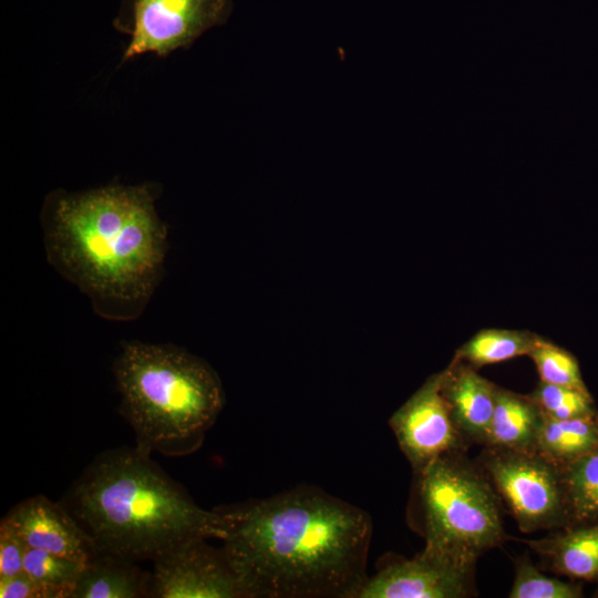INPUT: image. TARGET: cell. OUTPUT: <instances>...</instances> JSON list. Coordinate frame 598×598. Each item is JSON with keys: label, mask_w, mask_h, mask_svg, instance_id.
Listing matches in <instances>:
<instances>
[{"label": "cell", "mask_w": 598, "mask_h": 598, "mask_svg": "<svg viewBox=\"0 0 598 598\" xmlns=\"http://www.w3.org/2000/svg\"><path fill=\"white\" fill-rule=\"evenodd\" d=\"M528 544L550 560L556 573L575 579H598V523Z\"/></svg>", "instance_id": "cell-15"}, {"label": "cell", "mask_w": 598, "mask_h": 598, "mask_svg": "<svg viewBox=\"0 0 598 598\" xmlns=\"http://www.w3.org/2000/svg\"><path fill=\"white\" fill-rule=\"evenodd\" d=\"M457 453L416 472L425 546L476 561L505 539V532L491 485Z\"/></svg>", "instance_id": "cell-5"}, {"label": "cell", "mask_w": 598, "mask_h": 598, "mask_svg": "<svg viewBox=\"0 0 598 598\" xmlns=\"http://www.w3.org/2000/svg\"><path fill=\"white\" fill-rule=\"evenodd\" d=\"M560 471L569 517L598 522V445Z\"/></svg>", "instance_id": "cell-18"}, {"label": "cell", "mask_w": 598, "mask_h": 598, "mask_svg": "<svg viewBox=\"0 0 598 598\" xmlns=\"http://www.w3.org/2000/svg\"><path fill=\"white\" fill-rule=\"evenodd\" d=\"M544 415L529 395L496 388L485 444L523 453L536 452Z\"/></svg>", "instance_id": "cell-13"}, {"label": "cell", "mask_w": 598, "mask_h": 598, "mask_svg": "<svg viewBox=\"0 0 598 598\" xmlns=\"http://www.w3.org/2000/svg\"><path fill=\"white\" fill-rule=\"evenodd\" d=\"M529 396L543 415L556 420L594 416L598 413L588 391L540 381Z\"/></svg>", "instance_id": "cell-20"}, {"label": "cell", "mask_w": 598, "mask_h": 598, "mask_svg": "<svg viewBox=\"0 0 598 598\" xmlns=\"http://www.w3.org/2000/svg\"><path fill=\"white\" fill-rule=\"evenodd\" d=\"M598 445V413L556 420L544 415L536 452L561 467Z\"/></svg>", "instance_id": "cell-16"}, {"label": "cell", "mask_w": 598, "mask_h": 598, "mask_svg": "<svg viewBox=\"0 0 598 598\" xmlns=\"http://www.w3.org/2000/svg\"><path fill=\"white\" fill-rule=\"evenodd\" d=\"M114 374L123 409L145 452L203 434L223 406L216 372L173 346L127 342Z\"/></svg>", "instance_id": "cell-4"}, {"label": "cell", "mask_w": 598, "mask_h": 598, "mask_svg": "<svg viewBox=\"0 0 598 598\" xmlns=\"http://www.w3.org/2000/svg\"><path fill=\"white\" fill-rule=\"evenodd\" d=\"M483 464L522 530L553 528L569 517L560 467L537 452L489 447Z\"/></svg>", "instance_id": "cell-6"}, {"label": "cell", "mask_w": 598, "mask_h": 598, "mask_svg": "<svg viewBox=\"0 0 598 598\" xmlns=\"http://www.w3.org/2000/svg\"><path fill=\"white\" fill-rule=\"evenodd\" d=\"M28 546L7 522L0 524V577H10L23 571Z\"/></svg>", "instance_id": "cell-24"}, {"label": "cell", "mask_w": 598, "mask_h": 598, "mask_svg": "<svg viewBox=\"0 0 598 598\" xmlns=\"http://www.w3.org/2000/svg\"><path fill=\"white\" fill-rule=\"evenodd\" d=\"M1 598H66L65 594L25 571L10 577H0Z\"/></svg>", "instance_id": "cell-23"}, {"label": "cell", "mask_w": 598, "mask_h": 598, "mask_svg": "<svg viewBox=\"0 0 598 598\" xmlns=\"http://www.w3.org/2000/svg\"><path fill=\"white\" fill-rule=\"evenodd\" d=\"M2 519L14 528L29 548L85 565L100 551L76 518L43 495L17 504Z\"/></svg>", "instance_id": "cell-11"}, {"label": "cell", "mask_w": 598, "mask_h": 598, "mask_svg": "<svg viewBox=\"0 0 598 598\" xmlns=\"http://www.w3.org/2000/svg\"><path fill=\"white\" fill-rule=\"evenodd\" d=\"M151 573L133 560L99 551L85 565L71 598H140L150 597Z\"/></svg>", "instance_id": "cell-14"}, {"label": "cell", "mask_w": 598, "mask_h": 598, "mask_svg": "<svg viewBox=\"0 0 598 598\" xmlns=\"http://www.w3.org/2000/svg\"><path fill=\"white\" fill-rule=\"evenodd\" d=\"M537 338V334L524 330L483 329L460 347L454 358L477 369L528 355Z\"/></svg>", "instance_id": "cell-17"}, {"label": "cell", "mask_w": 598, "mask_h": 598, "mask_svg": "<svg viewBox=\"0 0 598 598\" xmlns=\"http://www.w3.org/2000/svg\"><path fill=\"white\" fill-rule=\"evenodd\" d=\"M474 560L434 548L388 565L365 581L353 598H462L474 591Z\"/></svg>", "instance_id": "cell-9"}, {"label": "cell", "mask_w": 598, "mask_h": 598, "mask_svg": "<svg viewBox=\"0 0 598 598\" xmlns=\"http://www.w3.org/2000/svg\"><path fill=\"white\" fill-rule=\"evenodd\" d=\"M153 561L150 597L250 598L225 549L206 538L182 543Z\"/></svg>", "instance_id": "cell-7"}, {"label": "cell", "mask_w": 598, "mask_h": 598, "mask_svg": "<svg viewBox=\"0 0 598 598\" xmlns=\"http://www.w3.org/2000/svg\"><path fill=\"white\" fill-rule=\"evenodd\" d=\"M508 596L511 598H578L581 597V588L578 585L545 576L528 559H519Z\"/></svg>", "instance_id": "cell-22"}, {"label": "cell", "mask_w": 598, "mask_h": 598, "mask_svg": "<svg viewBox=\"0 0 598 598\" xmlns=\"http://www.w3.org/2000/svg\"><path fill=\"white\" fill-rule=\"evenodd\" d=\"M85 564L45 550L28 548L23 571L47 585L62 590L71 598Z\"/></svg>", "instance_id": "cell-21"}, {"label": "cell", "mask_w": 598, "mask_h": 598, "mask_svg": "<svg viewBox=\"0 0 598 598\" xmlns=\"http://www.w3.org/2000/svg\"><path fill=\"white\" fill-rule=\"evenodd\" d=\"M542 382L588 391L573 354L540 338L529 352Z\"/></svg>", "instance_id": "cell-19"}, {"label": "cell", "mask_w": 598, "mask_h": 598, "mask_svg": "<svg viewBox=\"0 0 598 598\" xmlns=\"http://www.w3.org/2000/svg\"><path fill=\"white\" fill-rule=\"evenodd\" d=\"M496 388L476 368L456 358L441 372V392L463 436L486 442Z\"/></svg>", "instance_id": "cell-12"}, {"label": "cell", "mask_w": 598, "mask_h": 598, "mask_svg": "<svg viewBox=\"0 0 598 598\" xmlns=\"http://www.w3.org/2000/svg\"><path fill=\"white\" fill-rule=\"evenodd\" d=\"M389 424L415 472L463 447V435L455 426L441 392V372L430 377L393 413Z\"/></svg>", "instance_id": "cell-10"}, {"label": "cell", "mask_w": 598, "mask_h": 598, "mask_svg": "<svg viewBox=\"0 0 598 598\" xmlns=\"http://www.w3.org/2000/svg\"><path fill=\"white\" fill-rule=\"evenodd\" d=\"M71 497L74 517L99 550L133 561L154 560L190 539L224 536L221 513L199 507L141 448L101 455Z\"/></svg>", "instance_id": "cell-3"}, {"label": "cell", "mask_w": 598, "mask_h": 598, "mask_svg": "<svg viewBox=\"0 0 598 598\" xmlns=\"http://www.w3.org/2000/svg\"><path fill=\"white\" fill-rule=\"evenodd\" d=\"M52 266L114 320L137 317L161 278L167 228L146 186H109L54 200L44 218Z\"/></svg>", "instance_id": "cell-2"}, {"label": "cell", "mask_w": 598, "mask_h": 598, "mask_svg": "<svg viewBox=\"0 0 598 598\" xmlns=\"http://www.w3.org/2000/svg\"><path fill=\"white\" fill-rule=\"evenodd\" d=\"M230 7L231 0H128L131 42L124 58L186 47L225 22Z\"/></svg>", "instance_id": "cell-8"}, {"label": "cell", "mask_w": 598, "mask_h": 598, "mask_svg": "<svg viewBox=\"0 0 598 598\" xmlns=\"http://www.w3.org/2000/svg\"><path fill=\"white\" fill-rule=\"evenodd\" d=\"M220 513L250 598H353L367 579L371 522L353 505L299 488Z\"/></svg>", "instance_id": "cell-1"}]
</instances>
